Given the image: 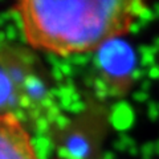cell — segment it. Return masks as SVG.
I'll return each mask as SVG.
<instances>
[{"label": "cell", "instance_id": "1", "mask_svg": "<svg viewBox=\"0 0 159 159\" xmlns=\"http://www.w3.org/2000/svg\"><path fill=\"white\" fill-rule=\"evenodd\" d=\"M27 43L58 56L88 53L123 36L146 11L134 0L33 2L16 4Z\"/></svg>", "mask_w": 159, "mask_h": 159}, {"label": "cell", "instance_id": "2", "mask_svg": "<svg viewBox=\"0 0 159 159\" xmlns=\"http://www.w3.org/2000/svg\"><path fill=\"white\" fill-rule=\"evenodd\" d=\"M0 159H39L29 133L13 114H0Z\"/></svg>", "mask_w": 159, "mask_h": 159}, {"label": "cell", "instance_id": "3", "mask_svg": "<svg viewBox=\"0 0 159 159\" xmlns=\"http://www.w3.org/2000/svg\"><path fill=\"white\" fill-rule=\"evenodd\" d=\"M17 81L19 69L11 54L0 51V114H13L12 107L17 101Z\"/></svg>", "mask_w": 159, "mask_h": 159}]
</instances>
